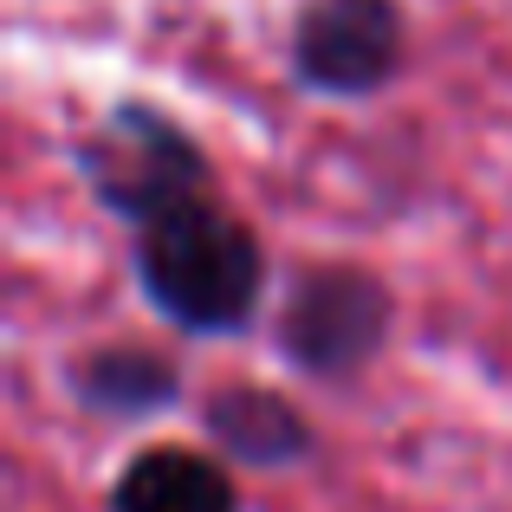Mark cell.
<instances>
[{
    "mask_svg": "<svg viewBox=\"0 0 512 512\" xmlns=\"http://www.w3.org/2000/svg\"><path fill=\"white\" fill-rule=\"evenodd\" d=\"M137 286L188 338H234L260 318L266 247L221 201H188L137 227Z\"/></svg>",
    "mask_w": 512,
    "mask_h": 512,
    "instance_id": "6da1fadb",
    "label": "cell"
},
{
    "mask_svg": "<svg viewBox=\"0 0 512 512\" xmlns=\"http://www.w3.org/2000/svg\"><path fill=\"white\" fill-rule=\"evenodd\" d=\"M72 163L91 195L130 227H150L163 214L188 208V201H208V182H214L201 143L169 111H156L143 98H117L72 143Z\"/></svg>",
    "mask_w": 512,
    "mask_h": 512,
    "instance_id": "7a4b0ae2",
    "label": "cell"
},
{
    "mask_svg": "<svg viewBox=\"0 0 512 512\" xmlns=\"http://www.w3.org/2000/svg\"><path fill=\"white\" fill-rule=\"evenodd\" d=\"M389 325H396V299L370 266H312L292 279L273 338L292 370L318 376V383H344L376 363Z\"/></svg>",
    "mask_w": 512,
    "mask_h": 512,
    "instance_id": "3957f363",
    "label": "cell"
},
{
    "mask_svg": "<svg viewBox=\"0 0 512 512\" xmlns=\"http://www.w3.org/2000/svg\"><path fill=\"white\" fill-rule=\"evenodd\" d=\"M409 59L396 0H305L292 20V78L318 98H376Z\"/></svg>",
    "mask_w": 512,
    "mask_h": 512,
    "instance_id": "277c9868",
    "label": "cell"
},
{
    "mask_svg": "<svg viewBox=\"0 0 512 512\" xmlns=\"http://www.w3.org/2000/svg\"><path fill=\"white\" fill-rule=\"evenodd\" d=\"M201 428H208L214 454L240 467H299L318 448L312 422L299 402H286L279 389L260 383H227L201 402Z\"/></svg>",
    "mask_w": 512,
    "mask_h": 512,
    "instance_id": "5b68a950",
    "label": "cell"
},
{
    "mask_svg": "<svg viewBox=\"0 0 512 512\" xmlns=\"http://www.w3.org/2000/svg\"><path fill=\"white\" fill-rule=\"evenodd\" d=\"M104 512H247V506H240V487H234L221 454L156 441V448L124 461V474L111 480Z\"/></svg>",
    "mask_w": 512,
    "mask_h": 512,
    "instance_id": "8992f818",
    "label": "cell"
},
{
    "mask_svg": "<svg viewBox=\"0 0 512 512\" xmlns=\"http://www.w3.org/2000/svg\"><path fill=\"white\" fill-rule=\"evenodd\" d=\"M65 383L104 422H143L182 402V363L150 344H91L72 357Z\"/></svg>",
    "mask_w": 512,
    "mask_h": 512,
    "instance_id": "52a82bcc",
    "label": "cell"
}]
</instances>
